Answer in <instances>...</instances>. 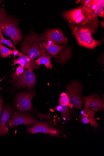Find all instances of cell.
I'll list each match as a JSON object with an SVG mask.
<instances>
[{"instance_id":"d4e9b609","label":"cell","mask_w":104,"mask_h":156,"mask_svg":"<svg viewBox=\"0 0 104 156\" xmlns=\"http://www.w3.org/2000/svg\"><path fill=\"white\" fill-rule=\"evenodd\" d=\"M100 25L103 28H104V21L103 20L102 22H100Z\"/></svg>"},{"instance_id":"2e32d148","label":"cell","mask_w":104,"mask_h":156,"mask_svg":"<svg viewBox=\"0 0 104 156\" xmlns=\"http://www.w3.org/2000/svg\"><path fill=\"white\" fill-rule=\"evenodd\" d=\"M12 66L20 64L24 69L33 70L39 69L40 67L37 66L33 60L30 58L27 55L20 56L18 59H14Z\"/></svg>"},{"instance_id":"d6986e66","label":"cell","mask_w":104,"mask_h":156,"mask_svg":"<svg viewBox=\"0 0 104 156\" xmlns=\"http://www.w3.org/2000/svg\"><path fill=\"white\" fill-rule=\"evenodd\" d=\"M0 52H1V57L5 58L13 53L12 51L9 48L4 46L3 44L0 43Z\"/></svg>"},{"instance_id":"7402d4cb","label":"cell","mask_w":104,"mask_h":156,"mask_svg":"<svg viewBox=\"0 0 104 156\" xmlns=\"http://www.w3.org/2000/svg\"><path fill=\"white\" fill-rule=\"evenodd\" d=\"M24 68L20 65L16 69V72L13 76V79L16 80L24 72Z\"/></svg>"},{"instance_id":"9c48e42d","label":"cell","mask_w":104,"mask_h":156,"mask_svg":"<svg viewBox=\"0 0 104 156\" xmlns=\"http://www.w3.org/2000/svg\"><path fill=\"white\" fill-rule=\"evenodd\" d=\"M42 133L51 136L60 137L61 133L57 129L50 125L47 122L36 121L34 125L27 127L26 133L35 134Z\"/></svg>"},{"instance_id":"ffe728a7","label":"cell","mask_w":104,"mask_h":156,"mask_svg":"<svg viewBox=\"0 0 104 156\" xmlns=\"http://www.w3.org/2000/svg\"><path fill=\"white\" fill-rule=\"evenodd\" d=\"M59 103L60 104L68 106L70 104V98L67 94L64 93H62L59 98Z\"/></svg>"},{"instance_id":"6da1fadb","label":"cell","mask_w":104,"mask_h":156,"mask_svg":"<svg viewBox=\"0 0 104 156\" xmlns=\"http://www.w3.org/2000/svg\"><path fill=\"white\" fill-rule=\"evenodd\" d=\"M62 16L67 22L70 30L81 27H90L97 30L99 26L98 16L82 5L64 12Z\"/></svg>"},{"instance_id":"52a82bcc","label":"cell","mask_w":104,"mask_h":156,"mask_svg":"<svg viewBox=\"0 0 104 156\" xmlns=\"http://www.w3.org/2000/svg\"><path fill=\"white\" fill-rule=\"evenodd\" d=\"M39 39L46 42L51 41L57 45H63L68 43V37H66L62 30L58 28L47 30L39 35Z\"/></svg>"},{"instance_id":"cb8c5ba5","label":"cell","mask_w":104,"mask_h":156,"mask_svg":"<svg viewBox=\"0 0 104 156\" xmlns=\"http://www.w3.org/2000/svg\"><path fill=\"white\" fill-rule=\"evenodd\" d=\"M4 104V102L2 100L1 94H0V121H1V118L2 108Z\"/></svg>"},{"instance_id":"44dd1931","label":"cell","mask_w":104,"mask_h":156,"mask_svg":"<svg viewBox=\"0 0 104 156\" xmlns=\"http://www.w3.org/2000/svg\"><path fill=\"white\" fill-rule=\"evenodd\" d=\"M0 43L7 45L10 48H16L10 39H6L4 37L1 30H0Z\"/></svg>"},{"instance_id":"5b68a950","label":"cell","mask_w":104,"mask_h":156,"mask_svg":"<svg viewBox=\"0 0 104 156\" xmlns=\"http://www.w3.org/2000/svg\"><path fill=\"white\" fill-rule=\"evenodd\" d=\"M38 36L36 33L32 32L25 37L20 45L21 52L27 55L33 60L41 54L38 40Z\"/></svg>"},{"instance_id":"e0dca14e","label":"cell","mask_w":104,"mask_h":156,"mask_svg":"<svg viewBox=\"0 0 104 156\" xmlns=\"http://www.w3.org/2000/svg\"><path fill=\"white\" fill-rule=\"evenodd\" d=\"M80 117L82 123L86 124L90 123L92 127L97 128L98 125L95 119V113L89 108H85L80 112Z\"/></svg>"},{"instance_id":"8fae6325","label":"cell","mask_w":104,"mask_h":156,"mask_svg":"<svg viewBox=\"0 0 104 156\" xmlns=\"http://www.w3.org/2000/svg\"><path fill=\"white\" fill-rule=\"evenodd\" d=\"M36 122V119L27 113L15 112L8 121L6 126L16 127L21 124L31 125Z\"/></svg>"},{"instance_id":"7c38bea8","label":"cell","mask_w":104,"mask_h":156,"mask_svg":"<svg viewBox=\"0 0 104 156\" xmlns=\"http://www.w3.org/2000/svg\"><path fill=\"white\" fill-rule=\"evenodd\" d=\"M83 99L84 101V108H89L95 112L104 109L103 102L97 94L88 97H84Z\"/></svg>"},{"instance_id":"ac0fdd59","label":"cell","mask_w":104,"mask_h":156,"mask_svg":"<svg viewBox=\"0 0 104 156\" xmlns=\"http://www.w3.org/2000/svg\"><path fill=\"white\" fill-rule=\"evenodd\" d=\"M55 110L60 112L62 118L64 120H66L70 118L71 112L69 105L65 106L59 104L55 108Z\"/></svg>"},{"instance_id":"9a60e30c","label":"cell","mask_w":104,"mask_h":156,"mask_svg":"<svg viewBox=\"0 0 104 156\" xmlns=\"http://www.w3.org/2000/svg\"><path fill=\"white\" fill-rule=\"evenodd\" d=\"M13 112V109L9 107L5 108L4 109L0 121V136L9 134V127L6 126V124Z\"/></svg>"},{"instance_id":"4316f807","label":"cell","mask_w":104,"mask_h":156,"mask_svg":"<svg viewBox=\"0 0 104 156\" xmlns=\"http://www.w3.org/2000/svg\"><path fill=\"white\" fill-rule=\"evenodd\" d=\"M2 1H0V3H1L2 2Z\"/></svg>"},{"instance_id":"ba28073f","label":"cell","mask_w":104,"mask_h":156,"mask_svg":"<svg viewBox=\"0 0 104 156\" xmlns=\"http://www.w3.org/2000/svg\"><path fill=\"white\" fill-rule=\"evenodd\" d=\"M36 95L35 92H27L17 94L15 100V105L17 109L20 112L33 110L32 101Z\"/></svg>"},{"instance_id":"277c9868","label":"cell","mask_w":104,"mask_h":156,"mask_svg":"<svg viewBox=\"0 0 104 156\" xmlns=\"http://www.w3.org/2000/svg\"><path fill=\"white\" fill-rule=\"evenodd\" d=\"M40 41L47 51L52 56L55 61L64 63L70 59L72 50L68 46H61L55 44L53 42L48 44L47 42Z\"/></svg>"},{"instance_id":"8992f818","label":"cell","mask_w":104,"mask_h":156,"mask_svg":"<svg viewBox=\"0 0 104 156\" xmlns=\"http://www.w3.org/2000/svg\"><path fill=\"white\" fill-rule=\"evenodd\" d=\"M66 90L70 98V106L74 108L82 109L83 101L81 97L82 87L80 82L72 81L68 85Z\"/></svg>"},{"instance_id":"3957f363","label":"cell","mask_w":104,"mask_h":156,"mask_svg":"<svg viewBox=\"0 0 104 156\" xmlns=\"http://www.w3.org/2000/svg\"><path fill=\"white\" fill-rule=\"evenodd\" d=\"M72 35L76 38L80 46L94 49L101 44L103 40H95L92 34H95L97 30L90 27H81L71 30Z\"/></svg>"},{"instance_id":"4fadbf2b","label":"cell","mask_w":104,"mask_h":156,"mask_svg":"<svg viewBox=\"0 0 104 156\" xmlns=\"http://www.w3.org/2000/svg\"><path fill=\"white\" fill-rule=\"evenodd\" d=\"M82 5L91 10L97 16L104 18L103 0L78 1Z\"/></svg>"},{"instance_id":"5bb4252c","label":"cell","mask_w":104,"mask_h":156,"mask_svg":"<svg viewBox=\"0 0 104 156\" xmlns=\"http://www.w3.org/2000/svg\"><path fill=\"white\" fill-rule=\"evenodd\" d=\"M38 40L39 45L41 50V54L39 58L35 60L34 62L38 66L44 65L45 66L46 68L51 69L53 68L51 61V59L52 58V56L44 48L38 38Z\"/></svg>"},{"instance_id":"30bf717a","label":"cell","mask_w":104,"mask_h":156,"mask_svg":"<svg viewBox=\"0 0 104 156\" xmlns=\"http://www.w3.org/2000/svg\"><path fill=\"white\" fill-rule=\"evenodd\" d=\"M15 80L18 88L32 90L35 86L36 78L33 70L27 69Z\"/></svg>"},{"instance_id":"484cf974","label":"cell","mask_w":104,"mask_h":156,"mask_svg":"<svg viewBox=\"0 0 104 156\" xmlns=\"http://www.w3.org/2000/svg\"><path fill=\"white\" fill-rule=\"evenodd\" d=\"M2 80H0V81H1ZM3 89V88H2L1 87V86H0V90H2Z\"/></svg>"},{"instance_id":"603a6c76","label":"cell","mask_w":104,"mask_h":156,"mask_svg":"<svg viewBox=\"0 0 104 156\" xmlns=\"http://www.w3.org/2000/svg\"><path fill=\"white\" fill-rule=\"evenodd\" d=\"M12 51L13 52V57L14 58H16L17 56H21L24 55H26L20 52L19 51L17 50L16 48H13Z\"/></svg>"},{"instance_id":"7a4b0ae2","label":"cell","mask_w":104,"mask_h":156,"mask_svg":"<svg viewBox=\"0 0 104 156\" xmlns=\"http://www.w3.org/2000/svg\"><path fill=\"white\" fill-rule=\"evenodd\" d=\"M0 30L5 36L11 39L15 47L22 40L18 19L9 15L3 7L0 8Z\"/></svg>"}]
</instances>
